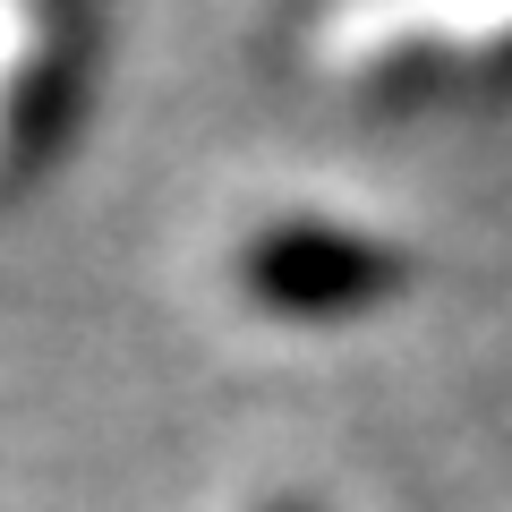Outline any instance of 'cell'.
Listing matches in <instances>:
<instances>
[{
  "label": "cell",
  "instance_id": "2",
  "mask_svg": "<svg viewBox=\"0 0 512 512\" xmlns=\"http://www.w3.org/2000/svg\"><path fill=\"white\" fill-rule=\"evenodd\" d=\"M265 512H308V504H265Z\"/></svg>",
  "mask_w": 512,
  "mask_h": 512
},
{
  "label": "cell",
  "instance_id": "1",
  "mask_svg": "<svg viewBox=\"0 0 512 512\" xmlns=\"http://www.w3.org/2000/svg\"><path fill=\"white\" fill-rule=\"evenodd\" d=\"M248 291L282 316H359L402 282V256L376 248L367 231H333V222H274L248 239Z\"/></svg>",
  "mask_w": 512,
  "mask_h": 512
}]
</instances>
